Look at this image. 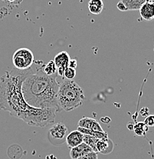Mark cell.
Listing matches in <instances>:
<instances>
[{
	"mask_svg": "<svg viewBox=\"0 0 154 159\" xmlns=\"http://www.w3.org/2000/svg\"><path fill=\"white\" fill-rule=\"evenodd\" d=\"M31 70L32 67L26 70L14 68L1 77L0 109L7 111L12 116L20 119L31 126L44 127L54 122L57 111L35 108L25 100L21 86Z\"/></svg>",
	"mask_w": 154,
	"mask_h": 159,
	"instance_id": "obj_1",
	"label": "cell"
},
{
	"mask_svg": "<svg viewBox=\"0 0 154 159\" xmlns=\"http://www.w3.org/2000/svg\"><path fill=\"white\" fill-rule=\"evenodd\" d=\"M43 66L32 68L30 74L23 81L21 92L25 100L31 107L37 109H51L60 111L57 102L59 83L58 74L48 76L43 71Z\"/></svg>",
	"mask_w": 154,
	"mask_h": 159,
	"instance_id": "obj_2",
	"label": "cell"
},
{
	"mask_svg": "<svg viewBox=\"0 0 154 159\" xmlns=\"http://www.w3.org/2000/svg\"><path fill=\"white\" fill-rule=\"evenodd\" d=\"M85 96L82 87L74 80H64L59 84L57 102L60 111L74 110L83 104Z\"/></svg>",
	"mask_w": 154,
	"mask_h": 159,
	"instance_id": "obj_3",
	"label": "cell"
},
{
	"mask_svg": "<svg viewBox=\"0 0 154 159\" xmlns=\"http://www.w3.org/2000/svg\"><path fill=\"white\" fill-rule=\"evenodd\" d=\"M35 62L32 51L29 48H19L14 53L12 63L15 68L19 70H26L31 68Z\"/></svg>",
	"mask_w": 154,
	"mask_h": 159,
	"instance_id": "obj_4",
	"label": "cell"
},
{
	"mask_svg": "<svg viewBox=\"0 0 154 159\" xmlns=\"http://www.w3.org/2000/svg\"><path fill=\"white\" fill-rule=\"evenodd\" d=\"M68 128L62 123H57L53 125L49 131V139L52 142H59L62 144L64 142L66 135H67Z\"/></svg>",
	"mask_w": 154,
	"mask_h": 159,
	"instance_id": "obj_5",
	"label": "cell"
},
{
	"mask_svg": "<svg viewBox=\"0 0 154 159\" xmlns=\"http://www.w3.org/2000/svg\"><path fill=\"white\" fill-rule=\"evenodd\" d=\"M71 57L67 51H62L54 57V62L57 67V74L60 77H64V72L69 67Z\"/></svg>",
	"mask_w": 154,
	"mask_h": 159,
	"instance_id": "obj_6",
	"label": "cell"
},
{
	"mask_svg": "<svg viewBox=\"0 0 154 159\" xmlns=\"http://www.w3.org/2000/svg\"><path fill=\"white\" fill-rule=\"evenodd\" d=\"M114 148V142L110 139H98L96 144V152L102 155H108L113 152Z\"/></svg>",
	"mask_w": 154,
	"mask_h": 159,
	"instance_id": "obj_7",
	"label": "cell"
},
{
	"mask_svg": "<svg viewBox=\"0 0 154 159\" xmlns=\"http://www.w3.org/2000/svg\"><path fill=\"white\" fill-rule=\"evenodd\" d=\"M78 127L81 128L90 129V130L97 131V132H104L101 125L96 119L88 117H83L78 122Z\"/></svg>",
	"mask_w": 154,
	"mask_h": 159,
	"instance_id": "obj_8",
	"label": "cell"
},
{
	"mask_svg": "<svg viewBox=\"0 0 154 159\" xmlns=\"http://www.w3.org/2000/svg\"><path fill=\"white\" fill-rule=\"evenodd\" d=\"M66 143L70 148H73L84 142V135L78 130L72 131L66 136Z\"/></svg>",
	"mask_w": 154,
	"mask_h": 159,
	"instance_id": "obj_9",
	"label": "cell"
},
{
	"mask_svg": "<svg viewBox=\"0 0 154 159\" xmlns=\"http://www.w3.org/2000/svg\"><path fill=\"white\" fill-rule=\"evenodd\" d=\"M141 18L146 21L154 19V2L148 0L139 9Z\"/></svg>",
	"mask_w": 154,
	"mask_h": 159,
	"instance_id": "obj_10",
	"label": "cell"
},
{
	"mask_svg": "<svg viewBox=\"0 0 154 159\" xmlns=\"http://www.w3.org/2000/svg\"><path fill=\"white\" fill-rule=\"evenodd\" d=\"M91 152H94L92 148L89 145H87V144L83 142L81 145H77V146L74 147L73 148H71L70 156L72 159H77Z\"/></svg>",
	"mask_w": 154,
	"mask_h": 159,
	"instance_id": "obj_11",
	"label": "cell"
},
{
	"mask_svg": "<svg viewBox=\"0 0 154 159\" xmlns=\"http://www.w3.org/2000/svg\"><path fill=\"white\" fill-rule=\"evenodd\" d=\"M88 9L93 15H99L104 9L103 0H90L88 2Z\"/></svg>",
	"mask_w": 154,
	"mask_h": 159,
	"instance_id": "obj_12",
	"label": "cell"
},
{
	"mask_svg": "<svg viewBox=\"0 0 154 159\" xmlns=\"http://www.w3.org/2000/svg\"><path fill=\"white\" fill-rule=\"evenodd\" d=\"M125 5L128 11H136L140 9L142 6L148 0H120Z\"/></svg>",
	"mask_w": 154,
	"mask_h": 159,
	"instance_id": "obj_13",
	"label": "cell"
},
{
	"mask_svg": "<svg viewBox=\"0 0 154 159\" xmlns=\"http://www.w3.org/2000/svg\"><path fill=\"white\" fill-rule=\"evenodd\" d=\"M77 130L82 132L83 135H91V136L95 137L96 139H104L108 138V135H107V133L106 132H97V131L90 130V129L81 128V127H77Z\"/></svg>",
	"mask_w": 154,
	"mask_h": 159,
	"instance_id": "obj_14",
	"label": "cell"
},
{
	"mask_svg": "<svg viewBox=\"0 0 154 159\" xmlns=\"http://www.w3.org/2000/svg\"><path fill=\"white\" fill-rule=\"evenodd\" d=\"M133 130L138 136H143L149 131V127L143 122H139L133 125Z\"/></svg>",
	"mask_w": 154,
	"mask_h": 159,
	"instance_id": "obj_15",
	"label": "cell"
},
{
	"mask_svg": "<svg viewBox=\"0 0 154 159\" xmlns=\"http://www.w3.org/2000/svg\"><path fill=\"white\" fill-rule=\"evenodd\" d=\"M43 71L48 76H51L57 74V67H56L54 61H50L46 64H44V66H43Z\"/></svg>",
	"mask_w": 154,
	"mask_h": 159,
	"instance_id": "obj_16",
	"label": "cell"
},
{
	"mask_svg": "<svg viewBox=\"0 0 154 159\" xmlns=\"http://www.w3.org/2000/svg\"><path fill=\"white\" fill-rule=\"evenodd\" d=\"M97 141H98V139H96L95 137L84 135V142L87 144V145H89L94 152H96V144H97Z\"/></svg>",
	"mask_w": 154,
	"mask_h": 159,
	"instance_id": "obj_17",
	"label": "cell"
},
{
	"mask_svg": "<svg viewBox=\"0 0 154 159\" xmlns=\"http://www.w3.org/2000/svg\"><path fill=\"white\" fill-rule=\"evenodd\" d=\"M76 76V70L73 69L72 67H68L65 69L64 72V77L66 80H72Z\"/></svg>",
	"mask_w": 154,
	"mask_h": 159,
	"instance_id": "obj_18",
	"label": "cell"
},
{
	"mask_svg": "<svg viewBox=\"0 0 154 159\" xmlns=\"http://www.w3.org/2000/svg\"><path fill=\"white\" fill-rule=\"evenodd\" d=\"M144 123L148 127H153L154 126V115H149L146 117L144 120Z\"/></svg>",
	"mask_w": 154,
	"mask_h": 159,
	"instance_id": "obj_19",
	"label": "cell"
},
{
	"mask_svg": "<svg viewBox=\"0 0 154 159\" xmlns=\"http://www.w3.org/2000/svg\"><path fill=\"white\" fill-rule=\"evenodd\" d=\"M77 159H98V156H97V153L94 152H91L90 153L86 154L85 155Z\"/></svg>",
	"mask_w": 154,
	"mask_h": 159,
	"instance_id": "obj_20",
	"label": "cell"
},
{
	"mask_svg": "<svg viewBox=\"0 0 154 159\" xmlns=\"http://www.w3.org/2000/svg\"><path fill=\"white\" fill-rule=\"evenodd\" d=\"M117 9H118L119 10H120V11H128V10H127V7L125 6V5H124L121 1H120L118 3H117Z\"/></svg>",
	"mask_w": 154,
	"mask_h": 159,
	"instance_id": "obj_21",
	"label": "cell"
},
{
	"mask_svg": "<svg viewBox=\"0 0 154 159\" xmlns=\"http://www.w3.org/2000/svg\"><path fill=\"white\" fill-rule=\"evenodd\" d=\"M77 67V61L76 59H71L69 63V67H72L73 69H76Z\"/></svg>",
	"mask_w": 154,
	"mask_h": 159,
	"instance_id": "obj_22",
	"label": "cell"
},
{
	"mask_svg": "<svg viewBox=\"0 0 154 159\" xmlns=\"http://www.w3.org/2000/svg\"><path fill=\"white\" fill-rule=\"evenodd\" d=\"M22 1V0H19V2H21ZM9 2H13V3H18V2H17V0H9Z\"/></svg>",
	"mask_w": 154,
	"mask_h": 159,
	"instance_id": "obj_23",
	"label": "cell"
},
{
	"mask_svg": "<svg viewBox=\"0 0 154 159\" xmlns=\"http://www.w3.org/2000/svg\"><path fill=\"white\" fill-rule=\"evenodd\" d=\"M150 1H151L152 2H154V0H150Z\"/></svg>",
	"mask_w": 154,
	"mask_h": 159,
	"instance_id": "obj_24",
	"label": "cell"
}]
</instances>
